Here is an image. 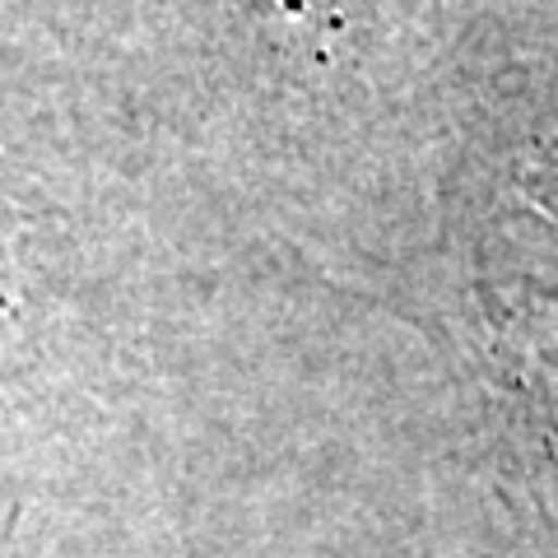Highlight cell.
Returning a JSON list of instances; mask_svg holds the SVG:
<instances>
[{"mask_svg":"<svg viewBox=\"0 0 558 558\" xmlns=\"http://www.w3.org/2000/svg\"><path fill=\"white\" fill-rule=\"evenodd\" d=\"M488 233L480 303L512 391L558 424V205L517 186Z\"/></svg>","mask_w":558,"mask_h":558,"instance_id":"6da1fadb","label":"cell"}]
</instances>
